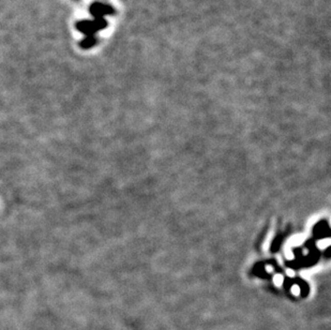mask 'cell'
Segmentation results:
<instances>
[{
	"mask_svg": "<svg viewBox=\"0 0 331 330\" xmlns=\"http://www.w3.org/2000/svg\"><path fill=\"white\" fill-rule=\"evenodd\" d=\"M106 26L105 20L103 18H96L94 20H81L76 24V28L86 37H93L97 31L101 30Z\"/></svg>",
	"mask_w": 331,
	"mask_h": 330,
	"instance_id": "1",
	"label": "cell"
},
{
	"mask_svg": "<svg viewBox=\"0 0 331 330\" xmlns=\"http://www.w3.org/2000/svg\"><path fill=\"white\" fill-rule=\"evenodd\" d=\"M112 12V9H110L108 6H105L101 3H94L90 7V13L96 17V18H102L104 15L109 14Z\"/></svg>",
	"mask_w": 331,
	"mask_h": 330,
	"instance_id": "2",
	"label": "cell"
},
{
	"mask_svg": "<svg viewBox=\"0 0 331 330\" xmlns=\"http://www.w3.org/2000/svg\"><path fill=\"white\" fill-rule=\"evenodd\" d=\"M94 42H96L94 37H87V38H85V39L82 41L81 46H82L83 49H89V48L93 46Z\"/></svg>",
	"mask_w": 331,
	"mask_h": 330,
	"instance_id": "3",
	"label": "cell"
}]
</instances>
